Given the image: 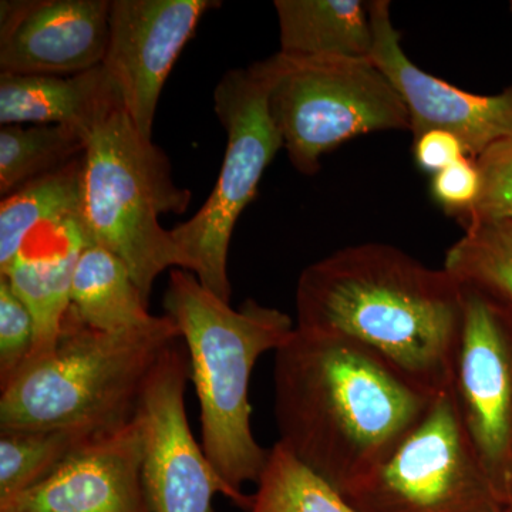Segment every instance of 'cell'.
I'll list each match as a JSON object with an SVG mask.
<instances>
[{
    "label": "cell",
    "instance_id": "cell-23",
    "mask_svg": "<svg viewBox=\"0 0 512 512\" xmlns=\"http://www.w3.org/2000/svg\"><path fill=\"white\" fill-rule=\"evenodd\" d=\"M444 269L461 288L473 289L512 312V231L504 225L466 229L447 251Z\"/></svg>",
    "mask_w": 512,
    "mask_h": 512
},
{
    "label": "cell",
    "instance_id": "cell-8",
    "mask_svg": "<svg viewBox=\"0 0 512 512\" xmlns=\"http://www.w3.org/2000/svg\"><path fill=\"white\" fill-rule=\"evenodd\" d=\"M343 497L356 512H501V501L471 443L453 392L382 463Z\"/></svg>",
    "mask_w": 512,
    "mask_h": 512
},
{
    "label": "cell",
    "instance_id": "cell-26",
    "mask_svg": "<svg viewBox=\"0 0 512 512\" xmlns=\"http://www.w3.org/2000/svg\"><path fill=\"white\" fill-rule=\"evenodd\" d=\"M480 191L481 175L474 158H461L431 178V197L441 210L458 221L473 210Z\"/></svg>",
    "mask_w": 512,
    "mask_h": 512
},
{
    "label": "cell",
    "instance_id": "cell-2",
    "mask_svg": "<svg viewBox=\"0 0 512 512\" xmlns=\"http://www.w3.org/2000/svg\"><path fill=\"white\" fill-rule=\"evenodd\" d=\"M301 329L353 340L433 396L451 390L463 293L446 269L402 249L360 244L303 269Z\"/></svg>",
    "mask_w": 512,
    "mask_h": 512
},
{
    "label": "cell",
    "instance_id": "cell-10",
    "mask_svg": "<svg viewBox=\"0 0 512 512\" xmlns=\"http://www.w3.org/2000/svg\"><path fill=\"white\" fill-rule=\"evenodd\" d=\"M190 372L187 346L177 339L158 360L141 394L143 477L153 512H214L215 494L225 497V487L188 423Z\"/></svg>",
    "mask_w": 512,
    "mask_h": 512
},
{
    "label": "cell",
    "instance_id": "cell-30",
    "mask_svg": "<svg viewBox=\"0 0 512 512\" xmlns=\"http://www.w3.org/2000/svg\"><path fill=\"white\" fill-rule=\"evenodd\" d=\"M510 9H511V12H512V2L510 3Z\"/></svg>",
    "mask_w": 512,
    "mask_h": 512
},
{
    "label": "cell",
    "instance_id": "cell-14",
    "mask_svg": "<svg viewBox=\"0 0 512 512\" xmlns=\"http://www.w3.org/2000/svg\"><path fill=\"white\" fill-rule=\"evenodd\" d=\"M143 460V420L137 413L101 434L42 483L0 504V512H153Z\"/></svg>",
    "mask_w": 512,
    "mask_h": 512
},
{
    "label": "cell",
    "instance_id": "cell-19",
    "mask_svg": "<svg viewBox=\"0 0 512 512\" xmlns=\"http://www.w3.org/2000/svg\"><path fill=\"white\" fill-rule=\"evenodd\" d=\"M83 156L30 181L0 202V271L36 231L82 217Z\"/></svg>",
    "mask_w": 512,
    "mask_h": 512
},
{
    "label": "cell",
    "instance_id": "cell-4",
    "mask_svg": "<svg viewBox=\"0 0 512 512\" xmlns=\"http://www.w3.org/2000/svg\"><path fill=\"white\" fill-rule=\"evenodd\" d=\"M180 338L167 315L148 328L100 332L67 311L55 352L2 389L0 430L128 423L158 360Z\"/></svg>",
    "mask_w": 512,
    "mask_h": 512
},
{
    "label": "cell",
    "instance_id": "cell-16",
    "mask_svg": "<svg viewBox=\"0 0 512 512\" xmlns=\"http://www.w3.org/2000/svg\"><path fill=\"white\" fill-rule=\"evenodd\" d=\"M117 106L120 93L103 64L69 76L0 74L2 126H69L89 134Z\"/></svg>",
    "mask_w": 512,
    "mask_h": 512
},
{
    "label": "cell",
    "instance_id": "cell-24",
    "mask_svg": "<svg viewBox=\"0 0 512 512\" xmlns=\"http://www.w3.org/2000/svg\"><path fill=\"white\" fill-rule=\"evenodd\" d=\"M481 175L480 197L461 220L464 231L512 222V133L495 141L476 158Z\"/></svg>",
    "mask_w": 512,
    "mask_h": 512
},
{
    "label": "cell",
    "instance_id": "cell-27",
    "mask_svg": "<svg viewBox=\"0 0 512 512\" xmlns=\"http://www.w3.org/2000/svg\"><path fill=\"white\" fill-rule=\"evenodd\" d=\"M413 140L414 160L424 173H440L448 165L468 157L463 141L450 131L429 130Z\"/></svg>",
    "mask_w": 512,
    "mask_h": 512
},
{
    "label": "cell",
    "instance_id": "cell-13",
    "mask_svg": "<svg viewBox=\"0 0 512 512\" xmlns=\"http://www.w3.org/2000/svg\"><path fill=\"white\" fill-rule=\"evenodd\" d=\"M111 0H2L0 74L69 76L100 66Z\"/></svg>",
    "mask_w": 512,
    "mask_h": 512
},
{
    "label": "cell",
    "instance_id": "cell-3",
    "mask_svg": "<svg viewBox=\"0 0 512 512\" xmlns=\"http://www.w3.org/2000/svg\"><path fill=\"white\" fill-rule=\"evenodd\" d=\"M163 306L190 356L202 450L225 497L248 511L252 495L242 487L258 483L269 456L252 434L249 380L259 357L281 348L296 326L285 312L252 299L234 309L180 268L170 271Z\"/></svg>",
    "mask_w": 512,
    "mask_h": 512
},
{
    "label": "cell",
    "instance_id": "cell-6",
    "mask_svg": "<svg viewBox=\"0 0 512 512\" xmlns=\"http://www.w3.org/2000/svg\"><path fill=\"white\" fill-rule=\"evenodd\" d=\"M274 76V56L222 76L214 92L215 113L228 137L220 175L197 214L171 229L192 274L228 303V249L235 225L254 200L266 168L284 148L269 107Z\"/></svg>",
    "mask_w": 512,
    "mask_h": 512
},
{
    "label": "cell",
    "instance_id": "cell-18",
    "mask_svg": "<svg viewBox=\"0 0 512 512\" xmlns=\"http://www.w3.org/2000/svg\"><path fill=\"white\" fill-rule=\"evenodd\" d=\"M69 312L100 332L144 329L160 318L148 312V301L126 264L99 245H87L77 258Z\"/></svg>",
    "mask_w": 512,
    "mask_h": 512
},
{
    "label": "cell",
    "instance_id": "cell-29",
    "mask_svg": "<svg viewBox=\"0 0 512 512\" xmlns=\"http://www.w3.org/2000/svg\"><path fill=\"white\" fill-rule=\"evenodd\" d=\"M501 225H504V227L510 228L512 231V222H510V224H501Z\"/></svg>",
    "mask_w": 512,
    "mask_h": 512
},
{
    "label": "cell",
    "instance_id": "cell-5",
    "mask_svg": "<svg viewBox=\"0 0 512 512\" xmlns=\"http://www.w3.org/2000/svg\"><path fill=\"white\" fill-rule=\"evenodd\" d=\"M191 198L174 183L167 154L138 134L123 106L92 128L83 154L84 232L126 264L147 301L167 269L190 271L160 217L184 214Z\"/></svg>",
    "mask_w": 512,
    "mask_h": 512
},
{
    "label": "cell",
    "instance_id": "cell-28",
    "mask_svg": "<svg viewBox=\"0 0 512 512\" xmlns=\"http://www.w3.org/2000/svg\"><path fill=\"white\" fill-rule=\"evenodd\" d=\"M501 512H512V504L508 505V507H505L504 510Z\"/></svg>",
    "mask_w": 512,
    "mask_h": 512
},
{
    "label": "cell",
    "instance_id": "cell-17",
    "mask_svg": "<svg viewBox=\"0 0 512 512\" xmlns=\"http://www.w3.org/2000/svg\"><path fill=\"white\" fill-rule=\"evenodd\" d=\"M279 52L295 57L370 59L373 26L369 2L276 0Z\"/></svg>",
    "mask_w": 512,
    "mask_h": 512
},
{
    "label": "cell",
    "instance_id": "cell-21",
    "mask_svg": "<svg viewBox=\"0 0 512 512\" xmlns=\"http://www.w3.org/2000/svg\"><path fill=\"white\" fill-rule=\"evenodd\" d=\"M89 134L69 126L0 128V195L66 167L86 151Z\"/></svg>",
    "mask_w": 512,
    "mask_h": 512
},
{
    "label": "cell",
    "instance_id": "cell-1",
    "mask_svg": "<svg viewBox=\"0 0 512 512\" xmlns=\"http://www.w3.org/2000/svg\"><path fill=\"white\" fill-rule=\"evenodd\" d=\"M274 382L279 443L342 495L439 397L365 346L298 326L275 352Z\"/></svg>",
    "mask_w": 512,
    "mask_h": 512
},
{
    "label": "cell",
    "instance_id": "cell-15",
    "mask_svg": "<svg viewBox=\"0 0 512 512\" xmlns=\"http://www.w3.org/2000/svg\"><path fill=\"white\" fill-rule=\"evenodd\" d=\"M36 232H40L43 245L26 242L15 261L0 271L35 320V349L26 366L42 362L55 352L70 308L77 258L90 245L83 217Z\"/></svg>",
    "mask_w": 512,
    "mask_h": 512
},
{
    "label": "cell",
    "instance_id": "cell-22",
    "mask_svg": "<svg viewBox=\"0 0 512 512\" xmlns=\"http://www.w3.org/2000/svg\"><path fill=\"white\" fill-rule=\"evenodd\" d=\"M248 512H356L346 498L279 441L269 448Z\"/></svg>",
    "mask_w": 512,
    "mask_h": 512
},
{
    "label": "cell",
    "instance_id": "cell-11",
    "mask_svg": "<svg viewBox=\"0 0 512 512\" xmlns=\"http://www.w3.org/2000/svg\"><path fill=\"white\" fill-rule=\"evenodd\" d=\"M217 0H111L103 67L138 134L153 141L158 100L171 70Z\"/></svg>",
    "mask_w": 512,
    "mask_h": 512
},
{
    "label": "cell",
    "instance_id": "cell-9",
    "mask_svg": "<svg viewBox=\"0 0 512 512\" xmlns=\"http://www.w3.org/2000/svg\"><path fill=\"white\" fill-rule=\"evenodd\" d=\"M463 293V323L451 392L495 491L512 504V312L473 289Z\"/></svg>",
    "mask_w": 512,
    "mask_h": 512
},
{
    "label": "cell",
    "instance_id": "cell-12",
    "mask_svg": "<svg viewBox=\"0 0 512 512\" xmlns=\"http://www.w3.org/2000/svg\"><path fill=\"white\" fill-rule=\"evenodd\" d=\"M369 8L373 26L370 60L402 97L413 138L429 130L450 131L463 141L467 156L476 160L485 148L512 133V84L503 93L480 96L424 72L403 50L390 2L373 0Z\"/></svg>",
    "mask_w": 512,
    "mask_h": 512
},
{
    "label": "cell",
    "instance_id": "cell-7",
    "mask_svg": "<svg viewBox=\"0 0 512 512\" xmlns=\"http://www.w3.org/2000/svg\"><path fill=\"white\" fill-rule=\"evenodd\" d=\"M269 107L299 173L315 175L320 158L352 138L410 131L409 113L370 59L274 55Z\"/></svg>",
    "mask_w": 512,
    "mask_h": 512
},
{
    "label": "cell",
    "instance_id": "cell-25",
    "mask_svg": "<svg viewBox=\"0 0 512 512\" xmlns=\"http://www.w3.org/2000/svg\"><path fill=\"white\" fill-rule=\"evenodd\" d=\"M35 320L8 279L0 276V390L22 372L35 349Z\"/></svg>",
    "mask_w": 512,
    "mask_h": 512
},
{
    "label": "cell",
    "instance_id": "cell-20",
    "mask_svg": "<svg viewBox=\"0 0 512 512\" xmlns=\"http://www.w3.org/2000/svg\"><path fill=\"white\" fill-rule=\"evenodd\" d=\"M111 429L116 427L77 424L0 430V504L45 481L74 454Z\"/></svg>",
    "mask_w": 512,
    "mask_h": 512
}]
</instances>
